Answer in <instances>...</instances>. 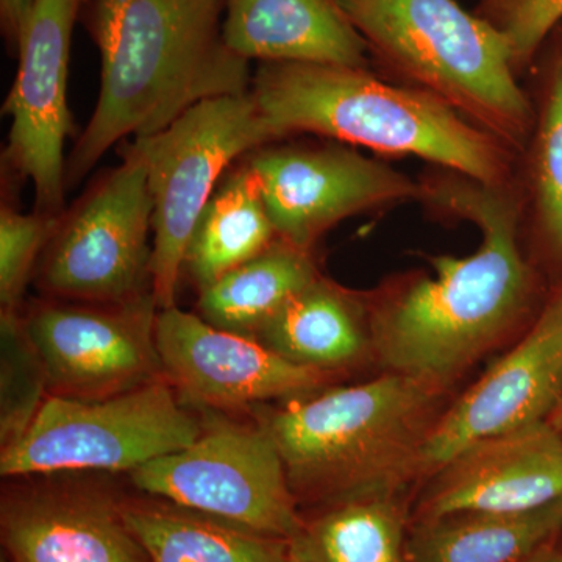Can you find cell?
<instances>
[{
    "instance_id": "cell-1",
    "label": "cell",
    "mask_w": 562,
    "mask_h": 562,
    "mask_svg": "<svg viewBox=\"0 0 562 562\" xmlns=\"http://www.w3.org/2000/svg\"><path fill=\"white\" fill-rule=\"evenodd\" d=\"M422 201L472 222L482 243L469 257L431 258L422 276L368 302L371 349L387 372L446 390L527 317L538 277L520 246L517 181L486 184L435 168L422 177Z\"/></svg>"
},
{
    "instance_id": "cell-2",
    "label": "cell",
    "mask_w": 562,
    "mask_h": 562,
    "mask_svg": "<svg viewBox=\"0 0 562 562\" xmlns=\"http://www.w3.org/2000/svg\"><path fill=\"white\" fill-rule=\"evenodd\" d=\"M221 0H91L101 94L66 162L76 188L125 136L157 135L192 106L247 94L249 61L228 49Z\"/></svg>"
},
{
    "instance_id": "cell-3",
    "label": "cell",
    "mask_w": 562,
    "mask_h": 562,
    "mask_svg": "<svg viewBox=\"0 0 562 562\" xmlns=\"http://www.w3.org/2000/svg\"><path fill=\"white\" fill-rule=\"evenodd\" d=\"M251 98L277 140L301 133L412 155L486 184L516 179L517 155L430 92L349 66L261 63Z\"/></svg>"
},
{
    "instance_id": "cell-4",
    "label": "cell",
    "mask_w": 562,
    "mask_h": 562,
    "mask_svg": "<svg viewBox=\"0 0 562 562\" xmlns=\"http://www.w3.org/2000/svg\"><path fill=\"white\" fill-rule=\"evenodd\" d=\"M442 390L387 372L355 386L291 398L260 414L295 497L338 505L395 497L422 475Z\"/></svg>"
},
{
    "instance_id": "cell-5",
    "label": "cell",
    "mask_w": 562,
    "mask_h": 562,
    "mask_svg": "<svg viewBox=\"0 0 562 562\" xmlns=\"http://www.w3.org/2000/svg\"><path fill=\"white\" fill-rule=\"evenodd\" d=\"M371 60L403 85L430 92L519 157L532 128L502 33L458 0H338Z\"/></svg>"
},
{
    "instance_id": "cell-6",
    "label": "cell",
    "mask_w": 562,
    "mask_h": 562,
    "mask_svg": "<svg viewBox=\"0 0 562 562\" xmlns=\"http://www.w3.org/2000/svg\"><path fill=\"white\" fill-rule=\"evenodd\" d=\"M276 140L250 91L209 99L157 135L135 139L154 201L151 294L160 310L176 306L192 232L221 177L247 151Z\"/></svg>"
},
{
    "instance_id": "cell-7",
    "label": "cell",
    "mask_w": 562,
    "mask_h": 562,
    "mask_svg": "<svg viewBox=\"0 0 562 562\" xmlns=\"http://www.w3.org/2000/svg\"><path fill=\"white\" fill-rule=\"evenodd\" d=\"M166 379L98 401L49 395L29 430L2 449L3 476L135 471L202 435Z\"/></svg>"
},
{
    "instance_id": "cell-8",
    "label": "cell",
    "mask_w": 562,
    "mask_h": 562,
    "mask_svg": "<svg viewBox=\"0 0 562 562\" xmlns=\"http://www.w3.org/2000/svg\"><path fill=\"white\" fill-rule=\"evenodd\" d=\"M138 490L179 508L290 541L303 527L279 449L258 425L214 420L187 449L131 472Z\"/></svg>"
},
{
    "instance_id": "cell-9",
    "label": "cell",
    "mask_w": 562,
    "mask_h": 562,
    "mask_svg": "<svg viewBox=\"0 0 562 562\" xmlns=\"http://www.w3.org/2000/svg\"><path fill=\"white\" fill-rule=\"evenodd\" d=\"M151 217L147 162L133 140L124 161L63 213L41 268L44 290L83 303H121L146 294Z\"/></svg>"
},
{
    "instance_id": "cell-10",
    "label": "cell",
    "mask_w": 562,
    "mask_h": 562,
    "mask_svg": "<svg viewBox=\"0 0 562 562\" xmlns=\"http://www.w3.org/2000/svg\"><path fill=\"white\" fill-rule=\"evenodd\" d=\"M151 292L121 303H41L24 317L49 395L98 401L165 379Z\"/></svg>"
},
{
    "instance_id": "cell-11",
    "label": "cell",
    "mask_w": 562,
    "mask_h": 562,
    "mask_svg": "<svg viewBox=\"0 0 562 562\" xmlns=\"http://www.w3.org/2000/svg\"><path fill=\"white\" fill-rule=\"evenodd\" d=\"M249 165L277 235L306 251L347 217L422 201L420 181L341 143L269 144Z\"/></svg>"
},
{
    "instance_id": "cell-12",
    "label": "cell",
    "mask_w": 562,
    "mask_h": 562,
    "mask_svg": "<svg viewBox=\"0 0 562 562\" xmlns=\"http://www.w3.org/2000/svg\"><path fill=\"white\" fill-rule=\"evenodd\" d=\"M83 0H36L22 22L20 66L3 103L11 117L5 162L32 180L38 213H65V140L72 131L68 70L74 24Z\"/></svg>"
},
{
    "instance_id": "cell-13",
    "label": "cell",
    "mask_w": 562,
    "mask_h": 562,
    "mask_svg": "<svg viewBox=\"0 0 562 562\" xmlns=\"http://www.w3.org/2000/svg\"><path fill=\"white\" fill-rule=\"evenodd\" d=\"M562 401V279L530 330L443 412L424 450L431 476L469 443L549 422Z\"/></svg>"
},
{
    "instance_id": "cell-14",
    "label": "cell",
    "mask_w": 562,
    "mask_h": 562,
    "mask_svg": "<svg viewBox=\"0 0 562 562\" xmlns=\"http://www.w3.org/2000/svg\"><path fill=\"white\" fill-rule=\"evenodd\" d=\"M162 376L195 405L235 409L319 392L333 373L303 368L249 336L213 327L177 306L160 310Z\"/></svg>"
},
{
    "instance_id": "cell-15",
    "label": "cell",
    "mask_w": 562,
    "mask_h": 562,
    "mask_svg": "<svg viewBox=\"0 0 562 562\" xmlns=\"http://www.w3.org/2000/svg\"><path fill=\"white\" fill-rule=\"evenodd\" d=\"M431 476L420 520L542 508L562 498V432L541 422L487 436L469 443Z\"/></svg>"
},
{
    "instance_id": "cell-16",
    "label": "cell",
    "mask_w": 562,
    "mask_h": 562,
    "mask_svg": "<svg viewBox=\"0 0 562 562\" xmlns=\"http://www.w3.org/2000/svg\"><path fill=\"white\" fill-rule=\"evenodd\" d=\"M7 562H150L105 492L69 484L21 487L3 497Z\"/></svg>"
},
{
    "instance_id": "cell-17",
    "label": "cell",
    "mask_w": 562,
    "mask_h": 562,
    "mask_svg": "<svg viewBox=\"0 0 562 562\" xmlns=\"http://www.w3.org/2000/svg\"><path fill=\"white\" fill-rule=\"evenodd\" d=\"M222 38L247 61L371 69V55L338 0H225Z\"/></svg>"
},
{
    "instance_id": "cell-18",
    "label": "cell",
    "mask_w": 562,
    "mask_h": 562,
    "mask_svg": "<svg viewBox=\"0 0 562 562\" xmlns=\"http://www.w3.org/2000/svg\"><path fill=\"white\" fill-rule=\"evenodd\" d=\"M530 70L535 117L516 172L522 228L550 261L562 266V24L542 44Z\"/></svg>"
},
{
    "instance_id": "cell-19",
    "label": "cell",
    "mask_w": 562,
    "mask_h": 562,
    "mask_svg": "<svg viewBox=\"0 0 562 562\" xmlns=\"http://www.w3.org/2000/svg\"><path fill=\"white\" fill-rule=\"evenodd\" d=\"M255 339L303 368L341 371L371 349L368 301L321 276L284 303Z\"/></svg>"
},
{
    "instance_id": "cell-20",
    "label": "cell",
    "mask_w": 562,
    "mask_h": 562,
    "mask_svg": "<svg viewBox=\"0 0 562 562\" xmlns=\"http://www.w3.org/2000/svg\"><path fill=\"white\" fill-rule=\"evenodd\" d=\"M562 528V498L525 513L462 512L420 520L414 562H524Z\"/></svg>"
},
{
    "instance_id": "cell-21",
    "label": "cell",
    "mask_w": 562,
    "mask_h": 562,
    "mask_svg": "<svg viewBox=\"0 0 562 562\" xmlns=\"http://www.w3.org/2000/svg\"><path fill=\"white\" fill-rule=\"evenodd\" d=\"M279 239L257 173L243 162L227 172L192 232L184 268L199 290L269 249Z\"/></svg>"
},
{
    "instance_id": "cell-22",
    "label": "cell",
    "mask_w": 562,
    "mask_h": 562,
    "mask_svg": "<svg viewBox=\"0 0 562 562\" xmlns=\"http://www.w3.org/2000/svg\"><path fill=\"white\" fill-rule=\"evenodd\" d=\"M150 562H294L290 542L179 506L122 505Z\"/></svg>"
},
{
    "instance_id": "cell-23",
    "label": "cell",
    "mask_w": 562,
    "mask_h": 562,
    "mask_svg": "<svg viewBox=\"0 0 562 562\" xmlns=\"http://www.w3.org/2000/svg\"><path fill=\"white\" fill-rule=\"evenodd\" d=\"M319 277L310 251L279 238L269 249L203 288L199 316L213 327L255 338L284 303Z\"/></svg>"
},
{
    "instance_id": "cell-24",
    "label": "cell",
    "mask_w": 562,
    "mask_h": 562,
    "mask_svg": "<svg viewBox=\"0 0 562 562\" xmlns=\"http://www.w3.org/2000/svg\"><path fill=\"white\" fill-rule=\"evenodd\" d=\"M288 542L294 562H414L395 497L331 505Z\"/></svg>"
},
{
    "instance_id": "cell-25",
    "label": "cell",
    "mask_w": 562,
    "mask_h": 562,
    "mask_svg": "<svg viewBox=\"0 0 562 562\" xmlns=\"http://www.w3.org/2000/svg\"><path fill=\"white\" fill-rule=\"evenodd\" d=\"M0 442H16L49 397L46 372L20 313L0 314Z\"/></svg>"
},
{
    "instance_id": "cell-26",
    "label": "cell",
    "mask_w": 562,
    "mask_h": 562,
    "mask_svg": "<svg viewBox=\"0 0 562 562\" xmlns=\"http://www.w3.org/2000/svg\"><path fill=\"white\" fill-rule=\"evenodd\" d=\"M63 216V214H61ZM61 216L22 214L3 205L0 211V305L2 313H18L33 266L49 246Z\"/></svg>"
},
{
    "instance_id": "cell-27",
    "label": "cell",
    "mask_w": 562,
    "mask_h": 562,
    "mask_svg": "<svg viewBox=\"0 0 562 562\" xmlns=\"http://www.w3.org/2000/svg\"><path fill=\"white\" fill-rule=\"evenodd\" d=\"M475 13L502 33L514 68L522 76L550 33L562 24V0H479Z\"/></svg>"
},
{
    "instance_id": "cell-28",
    "label": "cell",
    "mask_w": 562,
    "mask_h": 562,
    "mask_svg": "<svg viewBox=\"0 0 562 562\" xmlns=\"http://www.w3.org/2000/svg\"><path fill=\"white\" fill-rule=\"evenodd\" d=\"M36 0H0V14L7 36L16 44L22 22L31 13Z\"/></svg>"
},
{
    "instance_id": "cell-29",
    "label": "cell",
    "mask_w": 562,
    "mask_h": 562,
    "mask_svg": "<svg viewBox=\"0 0 562 562\" xmlns=\"http://www.w3.org/2000/svg\"><path fill=\"white\" fill-rule=\"evenodd\" d=\"M524 562H562V552L553 546V542H550Z\"/></svg>"
},
{
    "instance_id": "cell-30",
    "label": "cell",
    "mask_w": 562,
    "mask_h": 562,
    "mask_svg": "<svg viewBox=\"0 0 562 562\" xmlns=\"http://www.w3.org/2000/svg\"><path fill=\"white\" fill-rule=\"evenodd\" d=\"M549 422L558 431L562 432V401L560 402V405H558V408L554 409L552 416H550Z\"/></svg>"
}]
</instances>
